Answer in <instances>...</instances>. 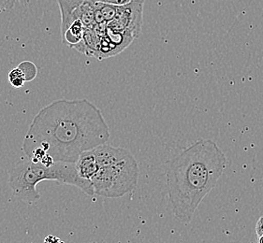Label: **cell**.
Listing matches in <instances>:
<instances>
[{
  "label": "cell",
  "instance_id": "cell-4",
  "mask_svg": "<svg viewBox=\"0 0 263 243\" xmlns=\"http://www.w3.org/2000/svg\"><path fill=\"white\" fill-rule=\"evenodd\" d=\"M137 161L127 149L115 147L105 164L100 166L91 179L96 196L118 198L137 187L139 180Z\"/></svg>",
  "mask_w": 263,
  "mask_h": 243
},
{
  "label": "cell",
  "instance_id": "cell-5",
  "mask_svg": "<svg viewBox=\"0 0 263 243\" xmlns=\"http://www.w3.org/2000/svg\"><path fill=\"white\" fill-rule=\"evenodd\" d=\"M143 3L144 0H140L127 5L118 6L116 17L107 24V28L137 38L142 31Z\"/></svg>",
  "mask_w": 263,
  "mask_h": 243
},
{
  "label": "cell",
  "instance_id": "cell-11",
  "mask_svg": "<svg viewBox=\"0 0 263 243\" xmlns=\"http://www.w3.org/2000/svg\"><path fill=\"white\" fill-rule=\"evenodd\" d=\"M18 68L21 69L22 72L25 75L26 82H31L37 76V68L34 64L30 61H24L22 62Z\"/></svg>",
  "mask_w": 263,
  "mask_h": 243
},
{
  "label": "cell",
  "instance_id": "cell-17",
  "mask_svg": "<svg viewBox=\"0 0 263 243\" xmlns=\"http://www.w3.org/2000/svg\"><path fill=\"white\" fill-rule=\"evenodd\" d=\"M90 243H98V242H95V241H93V242H90Z\"/></svg>",
  "mask_w": 263,
  "mask_h": 243
},
{
  "label": "cell",
  "instance_id": "cell-16",
  "mask_svg": "<svg viewBox=\"0 0 263 243\" xmlns=\"http://www.w3.org/2000/svg\"><path fill=\"white\" fill-rule=\"evenodd\" d=\"M258 243H263V236L258 237Z\"/></svg>",
  "mask_w": 263,
  "mask_h": 243
},
{
  "label": "cell",
  "instance_id": "cell-1",
  "mask_svg": "<svg viewBox=\"0 0 263 243\" xmlns=\"http://www.w3.org/2000/svg\"><path fill=\"white\" fill-rule=\"evenodd\" d=\"M110 129L102 112L86 98L58 99L33 118L22 150L29 157L41 148L55 162L75 164L80 154L108 143Z\"/></svg>",
  "mask_w": 263,
  "mask_h": 243
},
{
  "label": "cell",
  "instance_id": "cell-9",
  "mask_svg": "<svg viewBox=\"0 0 263 243\" xmlns=\"http://www.w3.org/2000/svg\"><path fill=\"white\" fill-rule=\"evenodd\" d=\"M95 4L101 12L104 23L108 24L115 19L116 11H117V6L109 5V4H104L100 2H95Z\"/></svg>",
  "mask_w": 263,
  "mask_h": 243
},
{
  "label": "cell",
  "instance_id": "cell-3",
  "mask_svg": "<svg viewBox=\"0 0 263 243\" xmlns=\"http://www.w3.org/2000/svg\"><path fill=\"white\" fill-rule=\"evenodd\" d=\"M42 180H55L61 185H73L86 195H95L91 180L82 179L75 164L71 163L54 162L52 166L45 167L41 162L34 163L28 157H24L9 171V185L13 195L29 204L40 200L41 195L37 185Z\"/></svg>",
  "mask_w": 263,
  "mask_h": 243
},
{
  "label": "cell",
  "instance_id": "cell-15",
  "mask_svg": "<svg viewBox=\"0 0 263 243\" xmlns=\"http://www.w3.org/2000/svg\"><path fill=\"white\" fill-rule=\"evenodd\" d=\"M14 1H15V0H7V2H6V7H9V8L13 7Z\"/></svg>",
  "mask_w": 263,
  "mask_h": 243
},
{
  "label": "cell",
  "instance_id": "cell-14",
  "mask_svg": "<svg viewBox=\"0 0 263 243\" xmlns=\"http://www.w3.org/2000/svg\"><path fill=\"white\" fill-rule=\"evenodd\" d=\"M43 243H64L60 238H58V237H54V236H52V235H50V236H48L44 239V242Z\"/></svg>",
  "mask_w": 263,
  "mask_h": 243
},
{
  "label": "cell",
  "instance_id": "cell-8",
  "mask_svg": "<svg viewBox=\"0 0 263 243\" xmlns=\"http://www.w3.org/2000/svg\"><path fill=\"white\" fill-rule=\"evenodd\" d=\"M85 30L86 28L82 21L76 20L67 28L66 31L61 33L62 42L65 44L69 45V47L74 48L82 42Z\"/></svg>",
  "mask_w": 263,
  "mask_h": 243
},
{
  "label": "cell",
  "instance_id": "cell-6",
  "mask_svg": "<svg viewBox=\"0 0 263 243\" xmlns=\"http://www.w3.org/2000/svg\"><path fill=\"white\" fill-rule=\"evenodd\" d=\"M61 12V33L76 20H81L85 28L96 25L95 2L93 0H58Z\"/></svg>",
  "mask_w": 263,
  "mask_h": 243
},
{
  "label": "cell",
  "instance_id": "cell-2",
  "mask_svg": "<svg viewBox=\"0 0 263 243\" xmlns=\"http://www.w3.org/2000/svg\"><path fill=\"white\" fill-rule=\"evenodd\" d=\"M227 158L212 139L200 138L172 159L166 169L168 202L175 218L189 225L226 169Z\"/></svg>",
  "mask_w": 263,
  "mask_h": 243
},
{
  "label": "cell",
  "instance_id": "cell-12",
  "mask_svg": "<svg viewBox=\"0 0 263 243\" xmlns=\"http://www.w3.org/2000/svg\"><path fill=\"white\" fill-rule=\"evenodd\" d=\"M94 2H100L104 4L114 6H125L134 2V1H140V0H93Z\"/></svg>",
  "mask_w": 263,
  "mask_h": 243
},
{
  "label": "cell",
  "instance_id": "cell-13",
  "mask_svg": "<svg viewBox=\"0 0 263 243\" xmlns=\"http://www.w3.org/2000/svg\"><path fill=\"white\" fill-rule=\"evenodd\" d=\"M255 231H256L258 238L260 236H263V216L258 219L257 225L255 227Z\"/></svg>",
  "mask_w": 263,
  "mask_h": 243
},
{
  "label": "cell",
  "instance_id": "cell-7",
  "mask_svg": "<svg viewBox=\"0 0 263 243\" xmlns=\"http://www.w3.org/2000/svg\"><path fill=\"white\" fill-rule=\"evenodd\" d=\"M75 168L82 179L91 180L99 169L94 150L92 149L81 153L75 162Z\"/></svg>",
  "mask_w": 263,
  "mask_h": 243
},
{
  "label": "cell",
  "instance_id": "cell-10",
  "mask_svg": "<svg viewBox=\"0 0 263 243\" xmlns=\"http://www.w3.org/2000/svg\"><path fill=\"white\" fill-rule=\"evenodd\" d=\"M9 82L13 87L15 88H21L26 83L25 75L22 72L21 69L18 67L11 69L9 73Z\"/></svg>",
  "mask_w": 263,
  "mask_h": 243
}]
</instances>
